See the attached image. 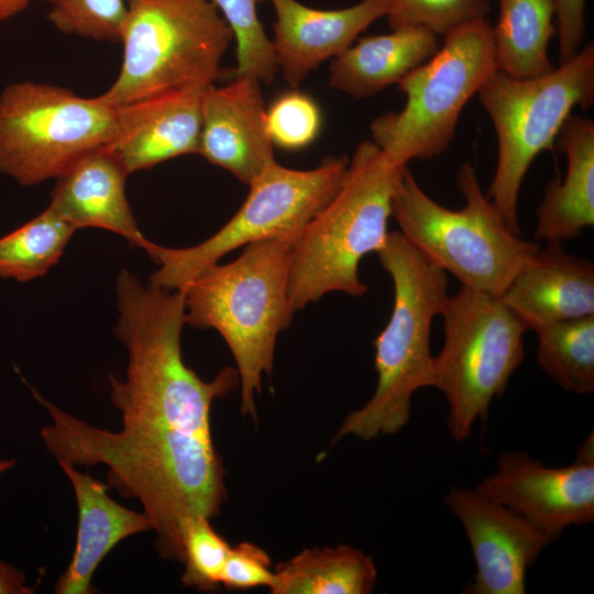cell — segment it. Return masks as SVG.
<instances>
[{"mask_svg": "<svg viewBox=\"0 0 594 594\" xmlns=\"http://www.w3.org/2000/svg\"><path fill=\"white\" fill-rule=\"evenodd\" d=\"M116 334L128 352L125 376L109 375L110 398L121 413L117 431L92 426L55 406L34 388L52 422L41 438L57 463L107 468L109 486L136 498L157 535L156 548L183 563L182 526L220 514L226 470L211 432V407L239 383L224 367L211 381L182 353L185 293L144 286L123 270L117 278Z\"/></svg>", "mask_w": 594, "mask_h": 594, "instance_id": "6da1fadb", "label": "cell"}, {"mask_svg": "<svg viewBox=\"0 0 594 594\" xmlns=\"http://www.w3.org/2000/svg\"><path fill=\"white\" fill-rule=\"evenodd\" d=\"M293 240L250 243L233 261L213 263L182 290L185 321L217 330L229 346L241 385V414L256 420L255 395L273 371L276 340L292 322L288 272Z\"/></svg>", "mask_w": 594, "mask_h": 594, "instance_id": "7a4b0ae2", "label": "cell"}, {"mask_svg": "<svg viewBox=\"0 0 594 594\" xmlns=\"http://www.w3.org/2000/svg\"><path fill=\"white\" fill-rule=\"evenodd\" d=\"M376 254L394 287L391 318L374 341L377 384L369 402L343 419L334 441L397 433L409 420L413 395L433 387L430 334L449 298L447 273L400 232H389Z\"/></svg>", "mask_w": 594, "mask_h": 594, "instance_id": "3957f363", "label": "cell"}, {"mask_svg": "<svg viewBox=\"0 0 594 594\" xmlns=\"http://www.w3.org/2000/svg\"><path fill=\"white\" fill-rule=\"evenodd\" d=\"M403 167L372 141L356 146L340 187L293 245L288 297L295 312L328 293L361 297L367 292L359 265L387 240L393 195Z\"/></svg>", "mask_w": 594, "mask_h": 594, "instance_id": "277c9868", "label": "cell"}, {"mask_svg": "<svg viewBox=\"0 0 594 594\" xmlns=\"http://www.w3.org/2000/svg\"><path fill=\"white\" fill-rule=\"evenodd\" d=\"M457 187L464 205L455 210L433 200L406 165L396 182L392 216L400 233L462 286L501 297L540 245L507 227L469 162L457 172Z\"/></svg>", "mask_w": 594, "mask_h": 594, "instance_id": "5b68a950", "label": "cell"}, {"mask_svg": "<svg viewBox=\"0 0 594 594\" xmlns=\"http://www.w3.org/2000/svg\"><path fill=\"white\" fill-rule=\"evenodd\" d=\"M117 79L98 96L116 107L219 78L233 34L209 0H125Z\"/></svg>", "mask_w": 594, "mask_h": 594, "instance_id": "8992f818", "label": "cell"}, {"mask_svg": "<svg viewBox=\"0 0 594 594\" xmlns=\"http://www.w3.org/2000/svg\"><path fill=\"white\" fill-rule=\"evenodd\" d=\"M476 96L497 138V164L486 196L507 227L521 235L518 201L531 163L541 152L554 148L575 107L593 106V42L540 76L515 78L496 69Z\"/></svg>", "mask_w": 594, "mask_h": 594, "instance_id": "52a82bcc", "label": "cell"}, {"mask_svg": "<svg viewBox=\"0 0 594 594\" xmlns=\"http://www.w3.org/2000/svg\"><path fill=\"white\" fill-rule=\"evenodd\" d=\"M496 69L487 18L454 28L428 61L398 82L405 105L373 120L372 142L398 166L441 155L465 106Z\"/></svg>", "mask_w": 594, "mask_h": 594, "instance_id": "ba28073f", "label": "cell"}, {"mask_svg": "<svg viewBox=\"0 0 594 594\" xmlns=\"http://www.w3.org/2000/svg\"><path fill=\"white\" fill-rule=\"evenodd\" d=\"M441 315L444 341L432 358L433 387L448 403L450 437L463 442L521 364L527 330L499 297L464 286Z\"/></svg>", "mask_w": 594, "mask_h": 594, "instance_id": "9c48e42d", "label": "cell"}, {"mask_svg": "<svg viewBox=\"0 0 594 594\" xmlns=\"http://www.w3.org/2000/svg\"><path fill=\"white\" fill-rule=\"evenodd\" d=\"M349 157L327 156L311 169L270 164L250 185L234 216L215 234L188 248L152 243L147 254L160 267L150 284L183 289L200 271L231 251L265 240L296 241L340 187Z\"/></svg>", "mask_w": 594, "mask_h": 594, "instance_id": "30bf717a", "label": "cell"}, {"mask_svg": "<svg viewBox=\"0 0 594 594\" xmlns=\"http://www.w3.org/2000/svg\"><path fill=\"white\" fill-rule=\"evenodd\" d=\"M116 133V107L99 97L34 81L11 84L0 95V170L20 185L56 178Z\"/></svg>", "mask_w": 594, "mask_h": 594, "instance_id": "8fae6325", "label": "cell"}, {"mask_svg": "<svg viewBox=\"0 0 594 594\" xmlns=\"http://www.w3.org/2000/svg\"><path fill=\"white\" fill-rule=\"evenodd\" d=\"M593 433L574 463L547 466L525 452H504L476 485L490 498L532 524L552 541L564 529L594 520Z\"/></svg>", "mask_w": 594, "mask_h": 594, "instance_id": "7c38bea8", "label": "cell"}, {"mask_svg": "<svg viewBox=\"0 0 594 594\" xmlns=\"http://www.w3.org/2000/svg\"><path fill=\"white\" fill-rule=\"evenodd\" d=\"M444 504L461 521L475 561L474 579L464 592L524 594L528 569L553 541L476 486L451 487Z\"/></svg>", "mask_w": 594, "mask_h": 594, "instance_id": "4fadbf2b", "label": "cell"}, {"mask_svg": "<svg viewBox=\"0 0 594 594\" xmlns=\"http://www.w3.org/2000/svg\"><path fill=\"white\" fill-rule=\"evenodd\" d=\"M261 86L255 78L235 76L209 87L201 102L198 154L248 186L276 161Z\"/></svg>", "mask_w": 594, "mask_h": 594, "instance_id": "5bb4252c", "label": "cell"}, {"mask_svg": "<svg viewBox=\"0 0 594 594\" xmlns=\"http://www.w3.org/2000/svg\"><path fill=\"white\" fill-rule=\"evenodd\" d=\"M275 21L272 40L276 65L285 81L297 88L322 62L334 58L387 12L384 0H361L333 10L298 0H270Z\"/></svg>", "mask_w": 594, "mask_h": 594, "instance_id": "9a60e30c", "label": "cell"}, {"mask_svg": "<svg viewBox=\"0 0 594 594\" xmlns=\"http://www.w3.org/2000/svg\"><path fill=\"white\" fill-rule=\"evenodd\" d=\"M207 89L180 90L116 106L117 133L107 146L128 174L198 154L201 102Z\"/></svg>", "mask_w": 594, "mask_h": 594, "instance_id": "2e32d148", "label": "cell"}, {"mask_svg": "<svg viewBox=\"0 0 594 594\" xmlns=\"http://www.w3.org/2000/svg\"><path fill=\"white\" fill-rule=\"evenodd\" d=\"M526 330L594 315V265L548 241L499 297Z\"/></svg>", "mask_w": 594, "mask_h": 594, "instance_id": "e0dca14e", "label": "cell"}, {"mask_svg": "<svg viewBox=\"0 0 594 594\" xmlns=\"http://www.w3.org/2000/svg\"><path fill=\"white\" fill-rule=\"evenodd\" d=\"M128 175L108 146L95 148L56 177L48 207L75 230L105 229L147 252L153 242L140 231L129 205Z\"/></svg>", "mask_w": 594, "mask_h": 594, "instance_id": "ac0fdd59", "label": "cell"}, {"mask_svg": "<svg viewBox=\"0 0 594 594\" xmlns=\"http://www.w3.org/2000/svg\"><path fill=\"white\" fill-rule=\"evenodd\" d=\"M75 493L78 527L72 559L55 584L57 594H91L94 574L105 557L122 540L148 530L147 515L122 506L102 483L75 465L61 462Z\"/></svg>", "mask_w": 594, "mask_h": 594, "instance_id": "d6986e66", "label": "cell"}, {"mask_svg": "<svg viewBox=\"0 0 594 594\" xmlns=\"http://www.w3.org/2000/svg\"><path fill=\"white\" fill-rule=\"evenodd\" d=\"M556 146L566 157L563 177L551 179L536 211L538 240L563 242L594 226V122L571 114Z\"/></svg>", "mask_w": 594, "mask_h": 594, "instance_id": "ffe728a7", "label": "cell"}, {"mask_svg": "<svg viewBox=\"0 0 594 594\" xmlns=\"http://www.w3.org/2000/svg\"><path fill=\"white\" fill-rule=\"evenodd\" d=\"M438 36L407 26L361 37L332 58L329 85L356 99L374 96L428 61L440 46Z\"/></svg>", "mask_w": 594, "mask_h": 594, "instance_id": "44dd1931", "label": "cell"}, {"mask_svg": "<svg viewBox=\"0 0 594 594\" xmlns=\"http://www.w3.org/2000/svg\"><path fill=\"white\" fill-rule=\"evenodd\" d=\"M556 34L554 0H498L492 25L497 69L515 78L550 72L549 43Z\"/></svg>", "mask_w": 594, "mask_h": 594, "instance_id": "7402d4cb", "label": "cell"}, {"mask_svg": "<svg viewBox=\"0 0 594 594\" xmlns=\"http://www.w3.org/2000/svg\"><path fill=\"white\" fill-rule=\"evenodd\" d=\"M274 574L273 594H367L377 579L372 558L348 544L304 549Z\"/></svg>", "mask_w": 594, "mask_h": 594, "instance_id": "603a6c76", "label": "cell"}, {"mask_svg": "<svg viewBox=\"0 0 594 594\" xmlns=\"http://www.w3.org/2000/svg\"><path fill=\"white\" fill-rule=\"evenodd\" d=\"M537 362L561 388L594 389V315L552 323L536 331Z\"/></svg>", "mask_w": 594, "mask_h": 594, "instance_id": "cb8c5ba5", "label": "cell"}, {"mask_svg": "<svg viewBox=\"0 0 594 594\" xmlns=\"http://www.w3.org/2000/svg\"><path fill=\"white\" fill-rule=\"evenodd\" d=\"M76 230L47 207L42 213L0 238V277L28 282L57 263Z\"/></svg>", "mask_w": 594, "mask_h": 594, "instance_id": "d4e9b609", "label": "cell"}, {"mask_svg": "<svg viewBox=\"0 0 594 594\" xmlns=\"http://www.w3.org/2000/svg\"><path fill=\"white\" fill-rule=\"evenodd\" d=\"M224 19L235 41V76L272 85L278 73L273 43L257 14L258 0H209Z\"/></svg>", "mask_w": 594, "mask_h": 594, "instance_id": "484cf974", "label": "cell"}, {"mask_svg": "<svg viewBox=\"0 0 594 594\" xmlns=\"http://www.w3.org/2000/svg\"><path fill=\"white\" fill-rule=\"evenodd\" d=\"M205 516L187 518L182 526V583L201 592H213L221 585V573L231 546Z\"/></svg>", "mask_w": 594, "mask_h": 594, "instance_id": "4316f807", "label": "cell"}, {"mask_svg": "<svg viewBox=\"0 0 594 594\" xmlns=\"http://www.w3.org/2000/svg\"><path fill=\"white\" fill-rule=\"evenodd\" d=\"M391 30L420 26L437 35L480 18L491 10L490 0H384Z\"/></svg>", "mask_w": 594, "mask_h": 594, "instance_id": "83f0119b", "label": "cell"}, {"mask_svg": "<svg viewBox=\"0 0 594 594\" xmlns=\"http://www.w3.org/2000/svg\"><path fill=\"white\" fill-rule=\"evenodd\" d=\"M48 21L61 32L119 42L125 0H45Z\"/></svg>", "mask_w": 594, "mask_h": 594, "instance_id": "f1b7e54d", "label": "cell"}, {"mask_svg": "<svg viewBox=\"0 0 594 594\" xmlns=\"http://www.w3.org/2000/svg\"><path fill=\"white\" fill-rule=\"evenodd\" d=\"M321 112L307 94L294 88L279 95L266 109V125L274 146L297 151L311 144L321 129Z\"/></svg>", "mask_w": 594, "mask_h": 594, "instance_id": "f546056e", "label": "cell"}, {"mask_svg": "<svg viewBox=\"0 0 594 594\" xmlns=\"http://www.w3.org/2000/svg\"><path fill=\"white\" fill-rule=\"evenodd\" d=\"M275 579L268 553L255 543L242 541L230 548L221 585L230 591H246L272 586Z\"/></svg>", "mask_w": 594, "mask_h": 594, "instance_id": "4dcf8cb0", "label": "cell"}, {"mask_svg": "<svg viewBox=\"0 0 594 594\" xmlns=\"http://www.w3.org/2000/svg\"><path fill=\"white\" fill-rule=\"evenodd\" d=\"M586 0H554L559 64L572 58L583 46Z\"/></svg>", "mask_w": 594, "mask_h": 594, "instance_id": "1f68e13d", "label": "cell"}, {"mask_svg": "<svg viewBox=\"0 0 594 594\" xmlns=\"http://www.w3.org/2000/svg\"><path fill=\"white\" fill-rule=\"evenodd\" d=\"M33 588L25 584L22 571L0 559V594H30Z\"/></svg>", "mask_w": 594, "mask_h": 594, "instance_id": "d6a6232c", "label": "cell"}, {"mask_svg": "<svg viewBox=\"0 0 594 594\" xmlns=\"http://www.w3.org/2000/svg\"><path fill=\"white\" fill-rule=\"evenodd\" d=\"M33 0H0V21L23 11Z\"/></svg>", "mask_w": 594, "mask_h": 594, "instance_id": "836d02e7", "label": "cell"}, {"mask_svg": "<svg viewBox=\"0 0 594 594\" xmlns=\"http://www.w3.org/2000/svg\"><path fill=\"white\" fill-rule=\"evenodd\" d=\"M15 464L13 459H0V475L12 469Z\"/></svg>", "mask_w": 594, "mask_h": 594, "instance_id": "e575fe53", "label": "cell"}]
</instances>
